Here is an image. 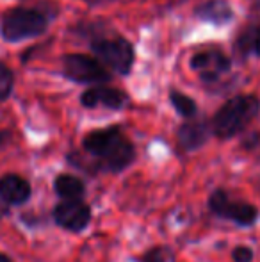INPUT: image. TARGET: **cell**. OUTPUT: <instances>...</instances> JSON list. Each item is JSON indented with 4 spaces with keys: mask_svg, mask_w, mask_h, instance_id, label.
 I'll list each match as a JSON object with an SVG mask.
<instances>
[{
    "mask_svg": "<svg viewBox=\"0 0 260 262\" xmlns=\"http://www.w3.org/2000/svg\"><path fill=\"white\" fill-rule=\"evenodd\" d=\"M82 148L89 156L98 159L102 169L112 173L123 171L135 157L134 145L116 125L89 132L82 139Z\"/></svg>",
    "mask_w": 260,
    "mask_h": 262,
    "instance_id": "1",
    "label": "cell"
},
{
    "mask_svg": "<svg viewBox=\"0 0 260 262\" xmlns=\"http://www.w3.org/2000/svg\"><path fill=\"white\" fill-rule=\"evenodd\" d=\"M260 100L255 95H237L226 100L212 118L210 128L218 138L230 139L243 132L257 118Z\"/></svg>",
    "mask_w": 260,
    "mask_h": 262,
    "instance_id": "2",
    "label": "cell"
},
{
    "mask_svg": "<svg viewBox=\"0 0 260 262\" xmlns=\"http://www.w3.org/2000/svg\"><path fill=\"white\" fill-rule=\"evenodd\" d=\"M49 18L45 13L32 7H13L2 14L0 34L7 43H18L41 36L46 31Z\"/></svg>",
    "mask_w": 260,
    "mask_h": 262,
    "instance_id": "3",
    "label": "cell"
},
{
    "mask_svg": "<svg viewBox=\"0 0 260 262\" xmlns=\"http://www.w3.org/2000/svg\"><path fill=\"white\" fill-rule=\"evenodd\" d=\"M91 50L97 54L98 61L105 64L107 68H112V72L120 75H129L135 61L134 45L129 39L122 36L114 38H94L91 41Z\"/></svg>",
    "mask_w": 260,
    "mask_h": 262,
    "instance_id": "4",
    "label": "cell"
},
{
    "mask_svg": "<svg viewBox=\"0 0 260 262\" xmlns=\"http://www.w3.org/2000/svg\"><path fill=\"white\" fill-rule=\"evenodd\" d=\"M63 73L66 79L77 84L104 86L111 80V73L104 68L98 59L86 54H68L63 57Z\"/></svg>",
    "mask_w": 260,
    "mask_h": 262,
    "instance_id": "5",
    "label": "cell"
},
{
    "mask_svg": "<svg viewBox=\"0 0 260 262\" xmlns=\"http://www.w3.org/2000/svg\"><path fill=\"white\" fill-rule=\"evenodd\" d=\"M208 207H210V210L214 214H218V216L232 220V221H235L237 225H243V227L253 225L258 217L257 207H253L251 204H246V202L230 200L228 194L223 189H218L210 194V198H208Z\"/></svg>",
    "mask_w": 260,
    "mask_h": 262,
    "instance_id": "6",
    "label": "cell"
},
{
    "mask_svg": "<svg viewBox=\"0 0 260 262\" xmlns=\"http://www.w3.org/2000/svg\"><path fill=\"white\" fill-rule=\"evenodd\" d=\"M191 68L205 84H214L230 72L232 61L221 50H203L191 57Z\"/></svg>",
    "mask_w": 260,
    "mask_h": 262,
    "instance_id": "7",
    "label": "cell"
},
{
    "mask_svg": "<svg viewBox=\"0 0 260 262\" xmlns=\"http://www.w3.org/2000/svg\"><path fill=\"white\" fill-rule=\"evenodd\" d=\"M54 221L69 232H82L91 221V209L82 200L61 202L54 209Z\"/></svg>",
    "mask_w": 260,
    "mask_h": 262,
    "instance_id": "8",
    "label": "cell"
},
{
    "mask_svg": "<svg viewBox=\"0 0 260 262\" xmlns=\"http://www.w3.org/2000/svg\"><path fill=\"white\" fill-rule=\"evenodd\" d=\"M127 102H129V97H127L122 90L105 86V84L104 86H93L80 95V104L84 107H87V109H93V107H107V109L118 111V109H123Z\"/></svg>",
    "mask_w": 260,
    "mask_h": 262,
    "instance_id": "9",
    "label": "cell"
},
{
    "mask_svg": "<svg viewBox=\"0 0 260 262\" xmlns=\"http://www.w3.org/2000/svg\"><path fill=\"white\" fill-rule=\"evenodd\" d=\"M31 198V184L20 175L7 173L0 179V200L7 205H21Z\"/></svg>",
    "mask_w": 260,
    "mask_h": 262,
    "instance_id": "10",
    "label": "cell"
},
{
    "mask_svg": "<svg viewBox=\"0 0 260 262\" xmlns=\"http://www.w3.org/2000/svg\"><path fill=\"white\" fill-rule=\"evenodd\" d=\"M195 14L200 20L214 24V25H218V27L226 25L235 16L228 0H207V2L200 4V6L196 7Z\"/></svg>",
    "mask_w": 260,
    "mask_h": 262,
    "instance_id": "11",
    "label": "cell"
},
{
    "mask_svg": "<svg viewBox=\"0 0 260 262\" xmlns=\"http://www.w3.org/2000/svg\"><path fill=\"white\" fill-rule=\"evenodd\" d=\"M208 134H210V128H208V125L205 121H185L184 125H180V128L177 132L178 145L184 150H196L207 143Z\"/></svg>",
    "mask_w": 260,
    "mask_h": 262,
    "instance_id": "12",
    "label": "cell"
},
{
    "mask_svg": "<svg viewBox=\"0 0 260 262\" xmlns=\"http://www.w3.org/2000/svg\"><path fill=\"white\" fill-rule=\"evenodd\" d=\"M54 189L59 194L61 198L66 200H80L86 193V186L84 182L75 175H59L56 180H54Z\"/></svg>",
    "mask_w": 260,
    "mask_h": 262,
    "instance_id": "13",
    "label": "cell"
},
{
    "mask_svg": "<svg viewBox=\"0 0 260 262\" xmlns=\"http://www.w3.org/2000/svg\"><path fill=\"white\" fill-rule=\"evenodd\" d=\"M170 102L180 116H184V118L196 116L198 105L191 97H187V95L180 93V91H177V90H171L170 91Z\"/></svg>",
    "mask_w": 260,
    "mask_h": 262,
    "instance_id": "14",
    "label": "cell"
},
{
    "mask_svg": "<svg viewBox=\"0 0 260 262\" xmlns=\"http://www.w3.org/2000/svg\"><path fill=\"white\" fill-rule=\"evenodd\" d=\"M14 88V75L2 61H0V102L7 100L13 93Z\"/></svg>",
    "mask_w": 260,
    "mask_h": 262,
    "instance_id": "15",
    "label": "cell"
},
{
    "mask_svg": "<svg viewBox=\"0 0 260 262\" xmlns=\"http://www.w3.org/2000/svg\"><path fill=\"white\" fill-rule=\"evenodd\" d=\"M173 253L168 246H153L146 253H143L137 262H170Z\"/></svg>",
    "mask_w": 260,
    "mask_h": 262,
    "instance_id": "16",
    "label": "cell"
},
{
    "mask_svg": "<svg viewBox=\"0 0 260 262\" xmlns=\"http://www.w3.org/2000/svg\"><path fill=\"white\" fill-rule=\"evenodd\" d=\"M232 257L235 262H251V259H253V252H251L248 246H237V248L233 250Z\"/></svg>",
    "mask_w": 260,
    "mask_h": 262,
    "instance_id": "17",
    "label": "cell"
},
{
    "mask_svg": "<svg viewBox=\"0 0 260 262\" xmlns=\"http://www.w3.org/2000/svg\"><path fill=\"white\" fill-rule=\"evenodd\" d=\"M253 52L260 55V25L255 27V36H253Z\"/></svg>",
    "mask_w": 260,
    "mask_h": 262,
    "instance_id": "18",
    "label": "cell"
},
{
    "mask_svg": "<svg viewBox=\"0 0 260 262\" xmlns=\"http://www.w3.org/2000/svg\"><path fill=\"white\" fill-rule=\"evenodd\" d=\"M9 141H11V132L9 130H0V148H2L4 145H7Z\"/></svg>",
    "mask_w": 260,
    "mask_h": 262,
    "instance_id": "19",
    "label": "cell"
},
{
    "mask_svg": "<svg viewBox=\"0 0 260 262\" xmlns=\"http://www.w3.org/2000/svg\"><path fill=\"white\" fill-rule=\"evenodd\" d=\"M7 212H9V209H7V204H6V202L0 200V217H4Z\"/></svg>",
    "mask_w": 260,
    "mask_h": 262,
    "instance_id": "20",
    "label": "cell"
},
{
    "mask_svg": "<svg viewBox=\"0 0 260 262\" xmlns=\"http://www.w3.org/2000/svg\"><path fill=\"white\" fill-rule=\"evenodd\" d=\"M84 2L91 4V6H98V4H105V2H112V0H84Z\"/></svg>",
    "mask_w": 260,
    "mask_h": 262,
    "instance_id": "21",
    "label": "cell"
},
{
    "mask_svg": "<svg viewBox=\"0 0 260 262\" xmlns=\"http://www.w3.org/2000/svg\"><path fill=\"white\" fill-rule=\"evenodd\" d=\"M0 262H13V260H11L7 255H4V253H0Z\"/></svg>",
    "mask_w": 260,
    "mask_h": 262,
    "instance_id": "22",
    "label": "cell"
},
{
    "mask_svg": "<svg viewBox=\"0 0 260 262\" xmlns=\"http://www.w3.org/2000/svg\"><path fill=\"white\" fill-rule=\"evenodd\" d=\"M257 6H258V7H260V0H257Z\"/></svg>",
    "mask_w": 260,
    "mask_h": 262,
    "instance_id": "23",
    "label": "cell"
}]
</instances>
